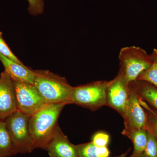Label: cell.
Wrapping results in <instances>:
<instances>
[{
    "instance_id": "30bf717a",
    "label": "cell",
    "mask_w": 157,
    "mask_h": 157,
    "mask_svg": "<svg viewBox=\"0 0 157 157\" xmlns=\"http://www.w3.org/2000/svg\"><path fill=\"white\" fill-rule=\"evenodd\" d=\"M46 151L49 157H78L76 145L70 142L59 125Z\"/></svg>"
},
{
    "instance_id": "5bb4252c",
    "label": "cell",
    "mask_w": 157,
    "mask_h": 157,
    "mask_svg": "<svg viewBox=\"0 0 157 157\" xmlns=\"http://www.w3.org/2000/svg\"><path fill=\"white\" fill-rule=\"evenodd\" d=\"M122 134L132 140L134 144L133 153L137 155L143 154L147 142V133L145 129H138L131 132H122Z\"/></svg>"
},
{
    "instance_id": "ffe728a7",
    "label": "cell",
    "mask_w": 157,
    "mask_h": 157,
    "mask_svg": "<svg viewBox=\"0 0 157 157\" xmlns=\"http://www.w3.org/2000/svg\"><path fill=\"white\" fill-rule=\"evenodd\" d=\"M29 4L28 11L32 15H37L42 14L44 9L43 0H27Z\"/></svg>"
},
{
    "instance_id": "6da1fadb",
    "label": "cell",
    "mask_w": 157,
    "mask_h": 157,
    "mask_svg": "<svg viewBox=\"0 0 157 157\" xmlns=\"http://www.w3.org/2000/svg\"><path fill=\"white\" fill-rule=\"evenodd\" d=\"M64 103L46 104L30 117L29 129L34 148L46 150L53 137Z\"/></svg>"
},
{
    "instance_id": "d6986e66",
    "label": "cell",
    "mask_w": 157,
    "mask_h": 157,
    "mask_svg": "<svg viewBox=\"0 0 157 157\" xmlns=\"http://www.w3.org/2000/svg\"><path fill=\"white\" fill-rule=\"evenodd\" d=\"M0 53L13 61L18 63L23 64L17 57L14 55L9 48L8 45L6 44L5 40L3 39L2 34L1 32H0Z\"/></svg>"
},
{
    "instance_id": "9c48e42d",
    "label": "cell",
    "mask_w": 157,
    "mask_h": 157,
    "mask_svg": "<svg viewBox=\"0 0 157 157\" xmlns=\"http://www.w3.org/2000/svg\"><path fill=\"white\" fill-rule=\"evenodd\" d=\"M129 85L117 75L109 81L107 87L106 106L114 109L121 116L128 100Z\"/></svg>"
},
{
    "instance_id": "3957f363",
    "label": "cell",
    "mask_w": 157,
    "mask_h": 157,
    "mask_svg": "<svg viewBox=\"0 0 157 157\" xmlns=\"http://www.w3.org/2000/svg\"><path fill=\"white\" fill-rule=\"evenodd\" d=\"M118 58L120 68L117 75L128 84L136 80L140 73L152 63L151 55L137 46L122 48Z\"/></svg>"
},
{
    "instance_id": "4fadbf2b",
    "label": "cell",
    "mask_w": 157,
    "mask_h": 157,
    "mask_svg": "<svg viewBox=\"0 0 157 157\" xmlns=\"http://www.w3.org/2000/svg\"><path fill=\"white\" fill-rule=\"evenodd\" d=\"M78 157H109L110 151L107 147H100L92 141L76 145Z\"/></svg>"
},
{
    "instance_id": "277c9868",
    "label": "cell",
    "mask_w": 157,
    "mask_h": 157,
    "mask_svg": "<svg viewBox=\"0 0 157 157\" xmlns=\"http://www.w3.org/2000/svg\"><path fill=\"white\" fill-rule=\"evenodd\" d=\"M109 81L99 80L73 87L70 104H76L95 111L106 106Z\"/></svg>"
},
{
    "instance_id": "9a60e30c",
    "label": "cell",
    "mask_w": 157,
    "mask_h": 157,
    "mask_svg": "<svg viewBox=\"0 0 157 157\" xmlns=\"http://www.w3.org/2000/svg\"><path fill=\"white\" fill-rule=\"evenodd\" d=\"M13 155L12 140L6 122L0 120V157H8Z\"/></svg>"
},
{
    "instance_id": "8992f818",
    "label": "cell",
    "mask_w": 157,
    "mask_h": 157,
    "mask_svg": "<svg viewBox=\"0 0 157 157\" xmlns=\"http://www.w3.org/2000/svg\"><path fill=\"white\" fill-rule=\"evenodd\" d=\"M13 81L17 111L30 117L46 104L33 84Z\"/></svg>"
},
{
    "instance_id": "2e32d148",
    "label": "cell",
    "mask_w": 157,
    "mask_h": 157,
    "mask_svg": "<svg viewBox=\"0 0 157 157\" xmlns=\"http://www.w3.org/2000/svg\"><path fill=\"white\" fill-rule=\"evenodd\" d=\"M139 98L140 104L144 109L146 115L145 129L153 135L157 140V110Z\"/></svg>"
},
{
    "instance_id": "44dd1931",
    "label": "cell",
    "mask_w": 157,
    "mask_h": 157,
    "mask_svg": "<svg viewBox=\"0 0 157 157\" xmlns=\"http://www.w3.org/2000/svg\"><path fill=\"white\" fill-rule=\"evenodd\" d=\"M109 141V135L106 132H99L93 135L92 142L100 147H107Z\"/></svg>"
},
{
    "instance_id": "5b68a950",
    "label": "cell",
    "mask_w": 157,
    "mask_h": 157,
    "mask_svg": "<svg viewBox=\"0 0 157 157\" xmlns=\"http://www.w3.org/2000/svg\"><path fill=\"white\" fill-rule=\"evenodd\" d=\"M30 117L17 111L5 121L11 136L14 154L30 153L35 149L29 129Z\"/></svg>"
},
{
    "instance_id": "e0dca14e",
    "label": "cell",
    "mask_w": 157,
    "mask_h": 157,
    "mask_svg": "<svg viewBox=\"0 0 157 157\" xmlns=\"http://www.w3.org/2000/svg\"><path fill=\"white\" fill-rule=\"evenodd\" d=\"M150 55L152 63L140 73L136 80L147 82L157 88V49L154 48Z\"/></svg>"
},
{
    "instance_id": "52a82bcc",
    "label": "cell",
    "mask_w": 157,
    "mask_h": 157,
    "mask_svg": "<svg viewBox=\"0 0 157 157\" xmlns=\"http://www.w3.org/2000/svg\"><path fill=\"white\" fill-rule=\"evenodd\" d=\"M128 100L122 117L124 119L123 132H131L138 129H145L146 115L139 102V98L134 89L129 85Z\"/></svg>"
},
{
    "instance_id": "7c38bea8",
    "label": "cell",
    "mask_w": 157,
    "mask_h": 157,
    "mask_svg": "<svg viewBox=\"0 0 157 157\" xmlns=\"http://www.w3.org/2000/svg\"><path fill=\"white\" fill-rule=\"evenodd\" d=\"M139 98L157 110V88L147 82L135 80L129 83Z\"/></svg>"
},
{
    "instance_id": "8fae6325",
    "label": "cell",
    "mask_w": 157,
    "mask_h": 157,
    "mask_svg": "<svg viewBox=\"0 0 157 157\" xmlns=\"http://www.w3.org/2000/svg\"><path fill=\"white\" fill-rule=\"evenodd\" d=\"M0 61L5 70L10 75L12 80L34 84L35 71L29 69L23 64L11 60L0 53Z\"/></svg>"
},
{
    "instance_id": "ac0fdd59",
    "label": "cell",
    "mask_w": 157,
    "mask_h": 157,
    "mask_svg": "<svg viewBox=\"0 0 157 157\" xmlns=\"http://www.w3.org/2000/svg\"><path fill=\"white\" fill-rule=\"evenodd\" d=\"M147 133V142L143 155L145 157H157V140L153 135Z\"/></svg>"
},
{
    "instance_id": "7a4b0ae2",
    "label": "cell",
    "mask_w": 157,
    "mask_h": 157,
    "mask_svg": "<svg viewBox=\"0 0 157 157\" xmlns=\"http://www.w3.org/2000/svg\"><path fill=\"white\" fill-rule=\"evenodd\" d=\"M34 85L46 104H70L73 87L64 77L48 70H36Z\"/></svg>"
},
{
    "instance_id": "7402d4cb",
    "label": "cell",
    "mask_w": 157,
    "mask_h": 157,
    "mask_svg": "<svg viewBox=\"0 0 157 157\" xmlns=\"http://www.w3.org/2000/svg\"><path fill=\"white\" fill-rule=\"evenodd\" d=\"M130 157H145L143 155V154H135L133 153V154Z\"/></svg>"
},
{
    "instance_id": "ba28073f",
    "label": "cell",
    "mask_w": 157,
    "mask_h": 157,
    "mask_svg": "<svg viewBox=\"0 0 157 157\" xmlns=\"http://www.w3.org/2000/svg\"><path fill=\"white\" fill-rule=\"evenodd\" d=\"M17 111L14 82L4 71L0 75V120L5 121Z\"/></svg>"
}]
</instances>
